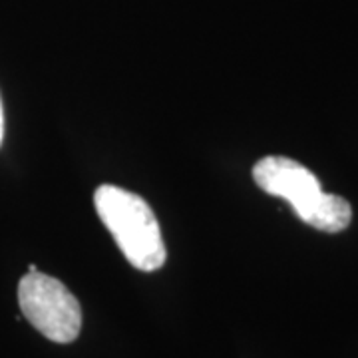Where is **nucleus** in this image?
I'll return each instance as SVG.
<instances>
[{
  "instance_id": "f257e3e1",
  "label": "nucleus",
  "mask_w": 358,
  "mask_h": 358,
  "mask_svg": "<svg viewBox=\"0 0 358 358\" xmlns=\"http://www.w3.org/2000/svg\"><path fill=\"white\" fill-rule=\"evenodd\" d=\"M255 183L268 195L293 205L296 217L327 233L345 231L352 219V207L345 197L322 192L317 176L285 155H268L253 167Z\"/></svg>"
},
{
  "instance_id": "20e7f679",
  "label": "nucleus",
  "mask_w": 358,
  "mask_h": 358,
  "mask_svg": "<svg viewBox=\"0 0 358 358\" xmlns=\"http://www.w3.org/2000/svg\"><path fill=\"white\" fill-rule=\"evenodd\" d=\"M4 140V110H2V100H0V145Z\"/></svg>"
},
{
  "instance_id": "f03ea898",
  "label": "nucleus",
  "mask_w": 358,
  "mask_h": 358,
  "mask_svg": "<svg viewBox=\"0 0 358 358\" xmlns=\"http://www.w3.org/2000/svg\"><path fill=\"white\" fill-rule=\"evenodd\" d=\"M94 205L98 217L112 233L131 267L145 273L164 267L167 259L166 243L157 217L145 199L138 193L106 183L94 193Z\"/></svg>"
},
{
  "instance_id": "7ed1b4c3",
  "label": "nucleus",
  "mask_w": 358,
  "mask_h": 358,
  "mask_svg": "<svg viewBox=\"0 0 358 358\" xmlns=\"http://www.w3.org/2000/svg\"><path fill=\"white\" fill-rule=\"evenodd\" d=\"M18 305L26 320L52 343L68 345L82 329V307L68 287L50 275L28 271L18 282Z\"/></svg>"
}]
</instances>
